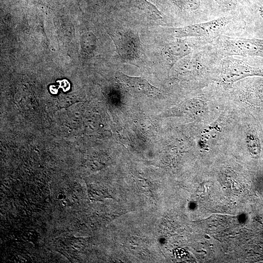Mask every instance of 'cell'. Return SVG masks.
<instances>
[{
    "label": "cell",
    "instance_id": "obj_1",
    "mask_svg": "<svg viewBox=\"0 0 263 263\" xmlns=\"http://www.w3.org/2000/svg\"><path fill=\"white\" fill-rule=\"evenodd\" d=\"M244 25L232 17H223L209 21L198 23L183 27L170 28L172 35L176 38H193L204 39L210 43L225 33L238 29Z\"/></svg>",
    "mask_w": 263,
    "mask_h": 263
},
{
    "label": "cell",
    "instance_id": "obj_2",
    "mask_svg": "<svg viewBox=\"0 0 263 263\" xmlns=\"http://www.w3.org/2000/svg\"><path fill=\"white\" fill-rule=\"evenodd\" d=\"M221 81L225 85L249 76L263 77V58L230 56L223 57L219 63Z\"/></svg>",
    "mask_w": 263,
    "mask_h": 263
},
{
    "label": "cell",
    "instance_id": "obj_3",
    "mask_svg": "<svg viewBox=\"0 0 263 263\" xmlns=\"http://www.w3.org/2000/svg\"><path fill=\"white\" fill-rule=\"evenodd\" d=\"M212 43L222 57L239 56L263 58V39L222 35Z\"/></svg>",
    "mask_w": 263,
    "mask_h": 263
},
{
    "label": "cell",
    "instance_id": "obj_4",
    "mask_svg": "<svg viewBox=\"0 0 263 263\" xmlns=\"http://www.w3.org/2000/svg\"><path fill=\"white\" fill-rule=\"evenodd\" d=\"M119 56L124 60L135 61L141 58L143 49L138 33L132 30H119L113 36Z\"/></svg>",
    "mask_w": 263,
    "mask_h": 263
},
{
    "label": "cell",
    "instance_id": "obj_5",
    "mask_svg": "<svg viewBox=\"0 0 263 263\" xmlns=\"http://www.w3.org/2000/svg\"><path fill=\"white\" fill-rule=\"evenodd\" d=\"M117 79L128 90L136 94L150 96H157L160 94L158 89L143 78L130 76L119 73Z\"/></svg>",
    "mask_w": 263,
    "mask_h": 263
},
{
    "label": "cell",
    "instance_id": "obj_6",
    "mask_svg": "<svg viewBox=\"0 0 263 263\" xmlns=\"http://www.w3.org/2000/svg\"><path fill=\"white\" fill-rule=\"evenodd\" d=\"M194 50L191 44L186 40L176 38L166 44L163 52L171 68L178 60L189 55Z\"/></svg>",
    "mask_w": 263,
    "mask_h": 263
},
{
    "label": "cell",
    "instance_id": "obj_7",
    "mask_svg": "<svg viewBox=\"0 0 263 263\" xmlns=\"http://www.w3.org/2000/svg\"><path fill=\"white\" fill-rule=\"evenodd\" d=\"M242 96L254 102H263V78L247 82L240 91Z\"/></svg>",
    "mask_w": 263,
    "mask_h": 263
},
{
    "label": "cell",
    "instance_id": "obj_8",
    "mask_svg": "<svg viewBox=\"0 0 263 263\" xmlns=\"http://www.w3.org/2000/svg\"><path fill=\"white\" fill-rule=\"evenodd\" d=\"M135 6L148 18L152 20H162L164 14L147 0H134Z\"/></svg>",
    "mask_w": 263,
    "mask_h": 263
},
{
    "label": "cell",
    "instance_id": "obj_9",
    "mask_svg": "<svg viewBox=\"0 0 263 263\" xmlns=\"http://www.w3.org/2000/svg\"><path fill=\"white\" fill-rule=\"evenodd\" d=\"M245 139L247 148L251 155L255 158H259L261 152V146L256 134L249 130L246 132Z\"/></svg>",
    "mask_w": 263,
    "mask_h": 263
},
{
    "label": "cell",
    "instance_id": "obj_10",
    "mask_svg": "<svg viewBox=\"0 0 263 263\" xmlns=\"http://www.w3.org/2000/svg\"><path fill=\"white\" fill-rule=\"evenodd\" d=\"M259 13L263 19V7H261L259 10Z\"/></svg>",
    "mask_w": 263,
    "mask_h": 263
}]
</instances>
